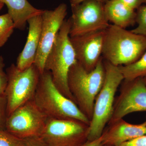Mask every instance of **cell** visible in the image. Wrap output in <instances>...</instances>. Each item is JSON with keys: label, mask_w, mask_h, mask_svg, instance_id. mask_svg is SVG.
<instances>
[{"label": "cell", "mask_w": 146, "mask_h": 146, "mask_svg": "<svg viewBox=\"0 0 146 146\" xmlns=\"http://www.w3.org/2000/svg\"><path fill=\"white\" fill-rule=\"evenodd\" d=\"M143 79L144 82H145V84L146 85V75L143 77Z\"/></svg>", "instance_id": "29"}, {"label": "cell", "mask_w": 146, "mask_h": 146, "mask_svg": "<svg viewBox=\"0 0 146 146\" xmlns=\"http://www.w3.org/2000/svg\"><path fill=\"white\" fill-rule=\"evenodd\" d=\"M70 1L71 5H74L79 4L83 2L84 1H87V0H70ZM94 1H97L100 2L104 4L108 0H94Z\"/></svg>", "instance_id": "27"}, {"label": "cell", "mask_w": 146, "mask_h": 146, "mask_svg": "<svg viewBox=\"0 0 146 146\" xmlns=\"http://www.w3.org/2000/svg\"><path fill=\"white\" fill-rule=\"evenodd\" d=\"M103 138L102 136L100 138L93 141H87L82 146H103Z\"/></svg>", "instance_id": "26"}, {"label": "cell", "mask_w": 146, "mask_h": 146, "mask_svg": "<svg viewBox=\"0 0 146 146\" xmlns=\"http://www.w3.org/2000/svg\"><path fill=\"white\" fill-rule=\"evenodd\" d=\"M7 115V100L5 96H0V129L5 130Z\"/></svg>", "instance_id": "22"}, {"label": "cell", "mask_w": 146, "mask_h": 146, "mask_svg": "<svg viewBox=\"0 0 146 146\" xmlns=\"http://www.w3.org/2000/svg\"><path fill=\"white\" fill-rule=\"evenodd\" d=\"M0 146H26L24 139L18 138L6 130L0 129Z\"/></svg>", "instance_id": "20"}, {"label": "cell", "mask_w": 146, "mask_h": 146, "mask_svg": "<svg viewBox=\"0 0 146 146\" xmlns=\"http://www.w3.org/2000/svg\"><path fill=\"white\" fill-rule=\"evenodd\" d=\"M42 14L32 17L27 21L29 31L26 42L17 58L16 65L21 70H26L34 64L40 42Z\"/></svg>", "instance_id": "14"}, {"label": "cell", "mask_w": 146, "mask_h": 146, "mask_svg": "<svg viewBox=\"0 0 146 146\" xmlns=\"http://www.w3.org/2000/svg\"><path fill=\"white\" fill-rule=\"evenodd\" d=\"M124 81L108 125L133 112L146 111V85L143 78Z\"/></svg>", "instance_id": "10"}, {"label": "cell", "mask_w": 146, "mask_h": 146, "mask_svg": "<svg viewBox=\"0 0 146 146\" xmlns=\"http://www.w3.org/2000/svg\"><path fill=\"white\" fill-rule=\"evenodd\" d=\"M144 5L141 6L136 11V23L137 26L131 31L146 36V0H144Z\"/></svg>", "instance_id": "19"}, {"label": "cell", "mask_w": 146, "mask_h": 146, "mask_svg": "<svg viewBox=\"0 0 146 146\" xmlns=\"http://www.w3.org/2000/svg\"><path fill=\"white\" fill-rule=\"evenodd\" d=\"M103 146H110L109 145H104Z\"/></svg>", "instance_id": "31"}, {"label": "cell", "mask_w": 146, "mask_h": 146, "mask_svg": "<svg viewBox=\"0 0 146 146\" xmlns=\"http://www.w3.org/2000/svg\"><path fill=\"white\" fill-rule=\"evenodd\" d=\"M105 31L70 36L77 61L87 71L93 70L102 58Z\"/></svg>", "instance_id": "12"}, {"label": "cell", "mask_w": 146, "mask_h": 146, "mask_svg": "<svg viewBox=\"0 0 146 146\" xmlns=\"http://www.w3.org/2000/svg\"><path fill=\"white\" fill-rule=\"evenodd\" d=\"M124 80H131L146 75V50L137 61L132 64L119 67Z\"/></svg>", "instance_id": "17"}, {"label": "cell", "mask_w": 146, "mask_h": 146, "mask_svg": "<svg viewBox=\"0 0 146 146\" xmlns=\"http://www.w3.org/2000/svg\"><path fill=\"white\" fill-rule=\"evenodd\" d=\"M8 83L5 94L7 117L27 102L33 99L40 73L34 64L21 70L14 64L6 70Z\"/></svg>", "instance_id": "6"}, {"label": "cell", "mask_w": 146, "mask_h": 146, "mask_svg": "<svg viewBox=\"0 0 146 146\" xmlns=\"http://www.w3.org/2000/svg\"><path fill=\"white\" fill-rule=\"evenodd\" d=\"M24 140L26 146H45L39 137H32Z\"/></svg>", "instance_id": "25"}, {"label": "cell", "mask_w": 146, "mask_h": 146, "mask_svg": "<svg viewBox=\"0 0 146 146\" xmlns=\"http://www.w3.org/2000/svg\"><path fill=\"white\" fill-rule=\"evenodd\" d=\"M105 76L102 57L93 70H86L77 61L69 71L70 91L79 108L90 121L93 116L95 100L103 85Z\"/></svg>", "instance_id": "3"}, {"label": "cell", "mask_w": 146, "mask_h": 146, "mask_svg": "<svg viewBox=\"0 0 146 146\" xmlns=\"http://www.w3.org/2000/svg\"><path fill=\"white\" fill-rule=\"evenodd\" d=\"M33 100L48 118L74 119L89 125L90 120L82 112L75 102L68 98L56 87L50 72L40 74Z\"/></svg>", "instance_id": "2"}, {"label": "cell", "mask_w": 146, "mask_h": 146, "mask_svg": "<svg viewBox=\"0 0 146 146\" xmlns=\"http://www.w3.org/2000/svg\"><path fill=\"white\" fill-rule=\"evenodd\" d=\"M118 146H146V135L127 141Z\"/></svg>", "instance_id": "23"}, {"label": "cell", "mask_w": 146, "mask_h": 146, "mask_svg": "<svg viewBox=\"0 0 146 146\" xmlns=\"http://www.w3.org/2000/svg\"><path fill=\"white\" fill-rule=\"evenodd\" d=\"M133 10H137L143 4L144 0H119Z\"/></svg>", "instance_id": "24"}, {"label": "cell", "mask_w": 146, "mask_h": 146, "mask_svg": "<svg viewBox=\"0 0 146 146\" xmlns=\"http://www.w3.org/2000/svg\"><path fill=\"white\" fill-rule=\"evenodd\" d=\"M146 50V36L112 24L105 31L102 57L112 65L119 67L132 64Z\"/></svg>", "instance_id": "1"}, {"label": "cell", "mask_w": 146, "mask_h": 146, "mask_svg": "<svg viewBox=\"0 0 146 146\" xmlns=\"http://www.w3.org/2000/svg\"><path fill=\"white\" fill-rule=\"evenodd\" d=\"M142 124H143V125H145V126H146V116L145 121L143 123H142Z\"/></svg>", "instance_id": "30"}, {"label": "cell", "mask_w": 146, "mask_h": 146, "mask_svg": "<svg viewBox=\"0 0 146 146\" xmlns=\"http://www.w3.org/2000/svg\"><path fill=\"white\" fill-rule=\"evenodd\" d=\"M104 130L102 134L104 145L118 146L125 142L146 135V126L119 120Z\"/></svg>", "instance_id": "13"}, {"label": "cell", "mask_w": 146, "mask_h": 146, "mask_svg": "<svg viewBox=\"0 0 146 146\" xmlns=\"http://www.w3.org/2000/svg\"><path fill=\"white\" fill-rule=\"evenodd\" d=\"M15 29L13 20L8 13L0 16V48L7 42Z\"/></svg>", "instance_id": "18"}, {"label": "cell", "mask_w": 146, "mask_h": 146, "mask_svg": "<svg viewBox=\"0 0 146 146\" xmlns=\"http://www.w3.org/2000/svg\"><path fill=\"white\" fill-rule=\"evenodd\" d=\"M104 82L95 100L89 125L88 141H94L102 136L112 116L116 92L124 80L119 67L104 60Z\"/></svg>", "instance_id": "5"}, {"label": "cell", "mask_w": 146, "mask_h": 146, "mask_svg": "<svg viewBox=\"0 0 146 146\" xmlns=\"http://www.w3.org/2000/svg\"><path fill=\"white\" fill-rule=\"evenodd\" d=\"M70 19L65 20L47 56L44 71L50 72L54 83L62 94L75 102L68 84L69 71L77 61L70 39Z\"/></svg>", "instance_id": "4"}, {"label": "cell", "mask_w": 146, "mask_h": 146, "mask_svg": "<svg viewBox=\"0 0 146 146\" xmlns=\"http://www.w3.org/2000/svg\"><path fill=\"white\" fill-rule=\"evenodd\" d=\"M89 126L78 120L48 118L39 138L45 146H82L88 141Z\"/></svg>", "instance_id": "7"}, {"label": "cell", "mask_w": 146, "mask_h": 146, "mask_svg": "<svg viewBox=\"0 0 146 146\" xmlns=\"http://www.w3.org/2000/svg\"><path fill=\"white\" fill-rule=\"evenodd\" d=\"M71 7L72 15L69 18L70 37L105 30L110 25L106 16L103 3L87 0L71 5Z\"/></svg>", "instance_id": "9"}, {"label": "cell", "mask_w": 146, "mask_h": 146, "mask_svg": "<svg viewBox=\"0 0 146 146\" xmlns=\"http://www.w3.org/2000/svg\"><path fill=\"white\" fill-rule=\"evenodd\" d=\"M48 118L32 99L18 108L7 117L5 130L22 139L40 137Z\"/></svg>", "instance_id": "8"}, {"label": "cell", "mask_w": 146, "mask_h": 146, "mask_svg": "<svg viewBox=\"0 0 146 146\" xmlns=\"http://www.w3.org/2000/svg\"><path fill=\"white\" fill-rule=\"evenodd\" d=\"M5 64L4 63L3 57L0 56V96H5V94L7 83L8 77L7 74L5 72L4 69Z\"/></svg>", "instance_id": "21"}, {"label": "cell", "mask_w": 146, "mask_h": 146, "mask_svg": "<svg viewBox=\"0 0 146 146\" xmlns=\"http://www.w3.org/2000/svg\"><path fill=\"white\" fill-rule=\"evenodd\" d=\"M8 8V13L13 20L15 29L23 30L27 21L32 17L42 15L44 10L32 5L27 0H3Z\"/></svg>", "instance_id": "16"}, {"label": "cell", "mask_w": 146, "mask_h": 146, "mask_svg": "<svg viewBox=\"0 0 146 146\" xmlns=\"http://www.w3.org/2000/svg\"><path fill=\"white\" fill-rule=\"evenodd\" d=\"M4 5L3 0H0V10L3 7Z\"/></svg>", "instance_id": "28"}, {"label": "cell", "mask_w": 146, "mask_h": 146, "mask_svg": "<svg viewBox=\"0 0 146 146\" xmlns=\"http://www.w3.org/2000/svg\"><path fill=\"white\" fill-rule=\"evenodd\" d=\"M67 14V6L61 3L54 10H44L40 42L34 65L40 74L44 72L45 62L56 37Z\"/></svg>", "instance_id": "11"}, {"label": "cell", "mask_w": 146, "mask_h": 146, "mask_svg": "<svg viewBox=\"0 0 146 146\" xmlns=\"http://www.w3.org/2000/svg\"><path fill=\"white\" fill-rule=\"evenodd\" d=\"M104 8L108 21L112 25L126 29L136 23V11L119 0H108Z\"/></svg>", "instance_id": "15"}]
</instances>
